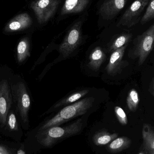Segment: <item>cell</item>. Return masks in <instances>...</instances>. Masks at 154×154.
<instances>
[{
  "label": "cell",
  "instance_id": "obj_1",
  "mask_svg": "<svg viewBox=\"0 0 154 154\" xmlns=\"http://www.w3.org/2000/svg\"><path fill=\"white\" fill-rule=\"evenodd\" d=\"M82 127L83 122L82 119H80L66 126H57L42 130L38 134L37 138L42 145L51 147L65 138L79 134L82 130Z\"/></svg>",
  "mask_w": 154,
  "mask_h": 154
},
{
  "label": "cell",
  "instance_id": "obj_2",
  "mask_svg": "<svg viewBox=\"0 0 154 154\" xmlns=\"http://www.w3.org/2000/svg\"><path fill=\"white\" fill-rule=\"evenodd\" d=\"M94 101V97H89L65 107L55 116L47 121L41 128L40 130L60 125L75 118L84 115L92 106Z\"/></svg>",
  "mask_w": 154,
  "mask_h": 154
},
{
  "label": "cell",
  "instance_id": "obj_3",
  "mask_svg": "<svg viewBox=\"0 0 154 154\" xmlns=\"http://www.w3.org/2000/svg\"><path fill=\"white\" fill-rule=\"evenodd\" d=\"M154 48V23L141 35L134 39L133 47L129 51L128 57L137 59L139 66L144 63Z\"/></svg>",
  "mask_w": 154,
  "mask_h": 154
},
{
  "label": "cell",
  "instance_id": "obj_4",
  "mask_svg": "<svg viewBox=\"0 0 154 154\" xmlns=\"http://www.w3.org/2000/svg\"><path fill=\"white\" fill-rule=\"evenodd\" d=\"M149 2L150 0H135L121 16L118 23V27L131 28L137 25L141 21L142 14Z\"/></svg>",
  "mask_w": 154,
  "mask_h": 154
},
{
  "label": "cell",
  "instance_id": "obj_5",
  "mask_svg": "<svg viewBox=\"0 0 154 154\" xmlns=\"http://www.w3.org/2000/svg\"><path fill=\"white\" fill-rule=\"evenodd\" d=\"M12 93L16 103V107L22 120L24 123L28 121V113L30 108L29 95L23 82H19L11 87Z\"/></svg>",
  "mask_w": 154,
  "mask_h": 154
},
{
  "label": "cell",
  "instance_id": "obj_6",
  "mask_svg": "<svg viewBox=\"0 0 154 154\" xmlns=\"http://www.w3.org/2000/svg\"><path fill=\"white\" fill-rule=\"evenodd\" d=\"M61 0H35L31 4L39 23H45L54 15Z\"/></svg>",
  "mask_w": 154,
  "mask_h": 154
},
{
  "label": "cell",
  "instance_id": "obj_7",
  "mask_svg": "<svg viewBox=\"0 0 154 154\" xmlns=\"http://www.w3.org/2000/svg\"><path fill=\"white\" fill-rule=\"evenodd\" d=\"M81 38V23L79 22L69 30L60 46V52L64 57L74 52L80 43Z\"/></svg>",
  "mask_w": 154,
  "mask_h": 154
},
{
  "label": "cell",
  "instance_id": "obj_8",
  "mask_svg": "<svg viewBox=\"0 0 154 154\" xmlns=\"http://www.w3.org/2000/svg\"><path fill=\"white\" fill-rule=\"evenodd\" d=\"M12 91L8 81L2 80L0 82V123L4 126L6 124L7 115L12 105Z\"/></svg>",
  "mask_w": 154,
  "mask_h": 154
},
{
  "label": "cell",
  "instance_id": "obj_9",
  "mask_svg": "<svg viewBox=\"0 0 154 154\" xmlns=\"http://www.w3.org/2000/svg\"><path fill=\"white\" fill-rule=\"evenodd\" d=\"M128 0H106L100 6L99 13L103 19L111 20L122 11Z\"/></svg>",
  "mask_w": 154,
  "mask_h": 154
},
{
  "label": "cell",
  "instance_id": "obj_10",
  "mask_svg": "<svg viewBox=\"0 0 154 154\" xmlns=\"http://www.w3.org/2000/svg\"><path fill=\"white\" fill-rule=\"evenodd\" d=\"M32 23L31 18L28 14H20L14 17L7 23L5 28V31L6 32L20 31L29 27Z\"/></svg>",
  "mask_w": 154,
  "mask_h": 154
},
{
  "label": "cell",
  "instance_id": "obj_11",
  "mask_svg": "<svg viewBox=\"0 0 154 154\" xmlns=\"http://www.w3.org/2000/svg\"><path fill=\"white\" fill-rule=\"evenodd\" d=\"M127 45L113 51L106 67L107 73L111 75H116L121 69L123 58Z\"/></svg>",
  "mask_w": 154,
  "mask_h": 154
},
{
  "label": "cell",
  "instance_id": "obj_12",
  "mask_svg": "<svg viewBox=\"0 0 154 154\" xmlns=\"http://www.w3.org/2000/svg\"><path fill=\"white\" fill-rule=\"evenodd\" d=\"M143 150L147 154H154V127L150 124H144L142 128Z\"/></svg>",
  "mask_w": 154,
  "mask_h": 154
},
{
  "label": "cell",
  "instance_id": "obj_13",
  "mask_svg": "<svg viewBox=\"0 0 154 154\" xmlns=\"http://www.w3.org/2000/svg\"><path fill=\"white\" fill-rule=\"evenodd\" d=\"M90 0H66L61 11L62 15L77 13L82 11L87 7Z\"/></svg>",
  "mask_w": 154,
  "mask_h": 154
},
{
  "label": "cell",
  "instance_id": "obj_14",
  "mask_svg": "<svg viewBox=\"0 0 154 154\" xmlns=\"http://www.w3.org/2000/svg\"><path fill=\"white\" fill-rule=\"evenodd\" d=\"M106 58V56L100 47H97L91 51L89 57L88 65L94 70H98Z\"/></svg>",
  "mask_w": 154,
  "mask_h": 154
},
{
  "label": "cell",
  "instance_id": "obj_15",
  "mask_svg": "<svg viewBox=\"0 0 154 154\" xmlns=\"http://www.w3.org/2000/svg\"><path fill=\"white\" fill-rule=\"evenodd\" d=\"M131 140L127 137H117L108 146L109 151L111 153L121 152L130 147Z\"/></svg>",
  "mask_w": 154,
  "mask_h": 154
},
{
  "label": "cell",
  "instance_id": "obj_16",
  "mask_svg": "<svg viewBox=\"0 0 154 154\" xmlns=\"http://www.w3.org/2000/svg\"><path fill=\"white\" fill-rule=\"evenodd\" d=\"M117 133H109L106 131L97 132L93 135V141L94 144L97 146L106 145L118 137Z\"/></svg>",
  "mask_w": 154,
  "mask_h": 154
},
{
  "label": "cell",
  "instance_id": "obj_17",
  "mask_svg": "<svg viewBox=\"0 0 154 154\" xmlns=\"http://www.w3.org/2000/svg\"><path fill=\"white\" fill-rule=\"evenodd\" d=\"M30 56V44L27 38L22 39L17 47V58L19 63L23 62Z\"/></svg>",
  "mask_w": 154,
  "mask_h": 154
},
{
  "label": "cell",
  "instance_id": "obj_18",
  "mask_svg": "<svg viewBox=\"0 0 154 154\" xmlns=\"http://www.w3.org/2000/svg\"><path fill=\"white\" fill-rule=\"evenodd\" d=\"M88 92V90H83L80 91H77L58 102L53 107L55 109L57 108L62 106L76 102L77 100L87 95Z\"/></svg>",
  "mask_w": 154,
  "mask_h": 154
},
{
  "label": "cell",
  "instance_id": "obj_19",
  "mask_svg": "<svg viewBox=\"0 0 154 154\" xmlns=\"http://www.w3.org/2000/svg\"><path fill=\"white\" fill-rule=\"evenodd\" d=\"M140 102L139 94L134 88L132 89L128 92L127 98V105L129 110L132 112L136 111Z\"/></svg>",
  "mask_w": 154,
  "mask_h": 154
},
{
  "label": "cell",
  "instance_id": "obj_20",
  "mask_svg": "<svg viewBox=\"0 0 154 154\" xmlns=\"http://www.w3.org/2000/svg\"><path fill=\"white\" fill-rule=\"evenodd\" d=\"M133 37L131 33H123L119 35L117 38L115 39L110 46V51H115L118 49L122 48L125 45H127L128 43L130 41Z\"/></svg>",
  "mask_w": 154,
  "mask_h": 154
},
{
  "label": "cell",
  "instance_id": "obj_21",
  "mask_svg": "<svg viewBox=\"0 0 154 154\" xmlns=\"http://www.w3.org/2000/svg\"><path fill=\"white\" fill-rule=\"evenodd\" d=\"M154 19V0L149 2L145 12L141 19V24L143 25Z\"/></svg>",
  "mask_w": 154,
  "mask_h": 154
},
{
  "label": "cell",
  "instance_id": "obj_22",
  "mask_svg": "<svg viewBox=\"0 0 154 154\" xmlns=\"http://www.w3.org/2000/svg\"><path fill=\"white\" fill-rule=\"evenodd\" d=\"M115 112L116 116L120 124L123 125H127L128 123L127 116L123 109L117 106L115 107Z\"/></svg>",
  "mask_w": 154,
  "mask_h": 154
},
{
  "label": "cell",
  "instance_id": "obj_23",
  "mask_svg": "<svg viewBox=\"0 0 154 154\" xmlns=\"http://www.w3.org/2000/svg\"><path fill=\"white\" fill-rule=\"evenodd\" d=\"M8 125L10 129L12 130H18V124L15 115L13 113H11L9 115L8 117Z\"/></svg>",
  "mask_w": 154,
  "mask_h": 154
},
{
  "label": "cell",
  "instance_id": "obj_24",
  "mask_svg": "<svg viewBox=\"0 0 154 154\" xmlns=\"http://www.w3.org/2000/svg\"><path fill=\"white\" fill-rule=\"evenodd\" d=\"M149 91L151 94L153 96L154 98V77L152 79L149 87Z\"/></svg>",
  "mask_w": 154,
  "mask_h": 154
},
{
  "label": "cell",
  "instance_id": "obj_25",
  "mask_svg": "<svg viewBox=\"0 0 154 154\" xmlns=\"http://www.w3.org/2000/svg\"><path fill=\"white\" fill-rule=\"evenodd\" d=\"M0 154H11L7 148L3 146L0 145Z\"/></svg>",
  "mask_w": 154,
  "mask_h": 154
},
{
  "label": "cell",
  "instance_id": "obj_26",
  "mask_svg": "<svg viewBox=\"0 0 154 154\" xmlns=\"http://www.w3.org/2000/svg\"><path fill=\"white\" fill-rule=\"evenodd\" d=\"M17 154H26L25 152L22 149H20L17 152Z\"/></svg>",
  "mask_w": 154,
  "mask_h": 154
},
{
  "label": "cell",
  "instance_id": "obj_27",
  "mask_svg": "<svg viewBox=\"0 0 154 154\" xmlns=\"http://www.w3.org/2000/svg\"><path fill=\"white\" fill-rule=\"evenodd\" d=\"M138 154H147V153H146V152L144 150L143 151H142V152H140Z\"/></svg>",
  "mask_w": 154,
  "mask_h": 154
}]
</instances>
